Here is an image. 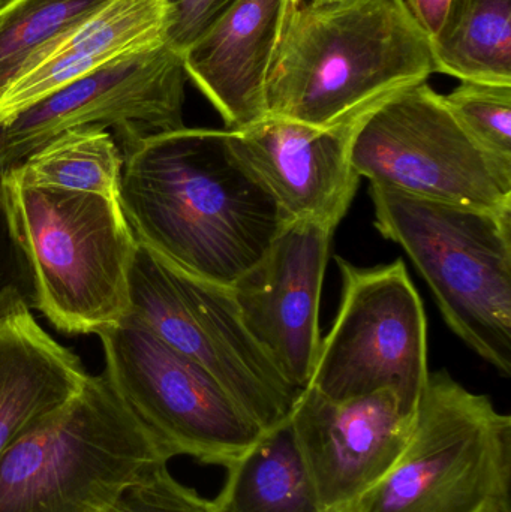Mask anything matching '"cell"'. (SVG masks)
<instances>
[{"label": "cell", "instance_id": "obj_14", "mask_svg": "<svg viewBox=\"0 0 511 512\" xmlns=\"http://www.w3.org/2000/svg\"><path fill=\"white\" fill-rule=\"evenodd\" d=\"M360 116L320 128L267 114L228 135L234 153L290 221L314 222L335 231L362 179L351 164Z\"/></svg>", "mask_w": 511, "mask_h": 512}, {"label": "cell", "instance_id": "obj_5", "mask_svg": "<svg viewBox=\"0 0 511 512\" xmlns=\"http://www.w3.org/2000/svg\"><path fill=\"white\" fill-rule=\"evenodd\" d=\"M375 227L431 286L449 327L511 375V209L486 210L371 185Z\"/></svg>", "mask_w": 511, "mask_h": 512}, {"label": "cell", "instance_id": "obj_1", "mask_svg": "<svg viewBox=\"0 0 511 512\" xmlns=\"http://www.w3.org/2000/svg\"><path fill=\"white\" fill-rule=\"evenodd\" d=\"M120 207L137 242L230 288L290 218L215 129L164 132L123 153Z\"/></svg>", "mask_w": 511, "mask_h": 512}, {"label": "cell", "instance_id": "obj_13", "mask_svg": "<svg viewBox=\"0 0 511 512\" xmlns=\"http://www.w3.org/2000/svg\"><path fill=\"white\" fill-rule=\"evenodd\" d=\"M416 414L393 391L332 400L306 387L290 426L324 512H354L410 441Z\"/></svg>", "mask_w": 511, "mask_h": 512}, {"label": "cell", "instance_id": "obj_26", "mask_svg": "<svg viewBox=\"0 0 511 512\" xmlns=\"http://www.w3.org/2000/svg\"><path fill=\"white\" fill-rule=\"evenodd\" d=\"M452 0H404L410 14L419 26L425 30L429 39L437 35L438 30L443 26Z\"/></svg>", "mask_w": 511, "mask_h": 512}, {"label": "cell", "instance_id": "obj_28", "mask_svg": "<svg viewBox=\"0 0 511 512\" xmlns=\"http://www.w3.org/2000/svg\"><path fill=\"white\" fill-rule=\"evenodd\" d=\"M3 2H5V0H0V3H3Z\"/></svg>", "mask_w": 511, "mask_h": 512}, {"label": "cell", "instance_id": "obj_12", "mask_svg": "<svg viewBox=\"0 0 511 512\" xmlns=\"http://www.w3.org/2000/svg\"><path fill=\"white\" fill-rule=\"evenodd\" d=\"M335 231L291 221L230 286L240 318L282 378L303 391L320 352V301Z\"/></svg>", "mask_w": 511, "mask_h": 512}, {"label": "cell", "instance_id": "obj_21", "mask_svg": "<svg viewBox=\"0 0 511 512\" xmlns=\"http://www.w3.org/2000/svg\"><path fill=\"white\" fill-rule=\"evenodd\" d=\"M110 0H5L0 3V96L48 45Z\"/></svg>", "mask_w": 511, "mask_h": 512}, {"label": "cell", "instance_id": "obj_16", "mask_svg": "<svg viewBox=\"0 0 511 512\" xmlns=\"http://www.w3.org/2000/svg\"><path fill=\"white\" fill-rule=\"evenodd\" d=\"M165 44L164 0H110L42 50L0 96V126L54 90L119 60Z\"/></svg>", "mask_w": 511, "mask_h": 512}, {"label": "cell", "instance_id": "obj_23", "mask_svg": "<svg viewBox=\"0 0 511 512\" xmlns=\"http://www.w3.org/2000/svg\"><path fill=\"white\" fill-rule=\"evenodd\" d=\"M102 512H219L215 502L180 484L167 465L126 487Z\"/></svg>", "mask_w": 511, "mask_h": 512}, {"label": "cell", "instance_id": "obj_3", "mask_svg": "<svg viewBox=\"0 0 511 512\" xmlns=\"http://www.w3.org/2000/svg\"><path fill=\"white\" fill-rule=\"evenodd\" d=\"M9 227L26 256L36 309L66 334H99L131 313L138 242L120 201L0 176Z\"/></svg>", "mask_w": 511, "mask_h": 512}, {"label": "cell", "instance_id": "obj_17", "mask_svg": "<svg viewBox=\"0 0 511 512\" xmlns=\"http://www.w3.org/2000/svg\"><path fill=\"white\" fill-rule=\"evenodd\" d=\"M80 358L20 309L0 319V456L80 393Z\"/></svg>", "mask_w": 511, "mask_h": 512}, {"label": "cell", "instance_id": "obj_8", "mask_svg": "<svg viewBox=\"0 0 511 512\" xmlns=\"http://www.w3.org/2000/svg\"><path fill=\"white\" fill-rule=\"evenodd\" d=\"M351 164L371 185L476 209H511V165L467 134L428 81L363 111Z\"/></svg>", "mask_w": 511, "mask_h": 512}, {"label": "cell", "instance_id": "obj_7", "mask_svg": "<svg viewBox=\"0 0 511 512\" xmlns=\"http://www.w3.org/2000/svg\"><path fill=\"white\" fill-rule=\"evenodd\" d=\"M129 298L132 315L204 367L263 432L290 420L302 391L252 339L230 288L192 276L138 242Z\"/></svg>", "mask_w": 511, "mask_h": 512}, {"label": "cell", "instance_id": "obj_6", "mask_svg": "<svg viewBox=\"0 0 511 512\" xmlns=\"http://www.w3.org/2000/svg\"><path fill=\"white\" fill-rule=\"evenodd\" d=\"M354 512H511V417L429 373L407 447Z\"/></svg>", "mask_w": 511, "mask_h": 512}, {"label": "cell", "instance_id": "obj_15", "mask_svg": "<svg viewBox=\"0 0 511 512\" xmlns=\"http://www.w3.org/2000/svg\"><path fill=\"white\" fill-rule=\"evenodd\" d=\"M290 0H237L182 54L186 77L237 131L267 116L266 83Z\"/></svg>", "mask_w": 511, "mask_h": 512}, {"label": "cell", "instance_id": "obj_9", "mask_svg": "<svg viewBox=\"0 0 511 512\" xmlns=\"http://www.w3.org/2000/svg\"><path fill=\"white\" fill-rule=\"evenodd\" d=\"M98 336L108 381L171 456L225 468L266 433L204 367L132 313Z\"/></svg>", "mask_w": 511, "mask_h": 512}, {"label": "cell", "instance_id": "obj_20", "mask_svg": "<svg viewBox=\"0 0 511 512\" xmlns=\"http://www.w3.org/2000/svg\"><path fill=\"white\" fill-rule=\"evenodd\" d=\"M123 153L113 134L98 129L66 132L8 173L42 188L89 192L119 200Z\"/></svg>", "mask_w": 511, "mask_h": 512}, {"label": "cell", "instance_id": "obj_19", "mask_svg": "<svg viewBox=\"0 0 511 512\" xmlns=\"http://www.w3.org/2000/svg\"><path fill=\"white\" fill-rule=\"evenodd\" d=\"M431 48L435 72L511 86V0H452Z\"/></svg>", "mask_w": 511, "mask_h": 512}, {"label": "cell", "instance_id": "obj_10", "mask_svg": "<svg viewBox=\"0 0 511 512\" xmlns=\"http://www.w3.org/2000/svg\"><path fill=\"white\" fill-rule=\"evenodd\" d=\"M342 277L338 316L321 340L308 387L332 400L390 390L416 414L428 384V325L402 259L356 267L336 256Z\"/></svg>", "mask_w": 511, "mask_h": 512}, {"label": "cell", "instance_id": "obj_24", "mask_svg": "<svg viewBox=\"0 0 511 512\" xmlns=\"http://www.w3.org/2000/svg\"><path fill=\"white\" fill-rule=\"evenodd\" d=\"M20 309H35V288L26 256L0 203V319Z\"/></svg>", "mask_w": 511, "mask_h": 512}, {"label": "cell", "instance_id": "obj_22", "mask_svg": "<svg viewBox=\"0 0 511 512\" xmlns=\"http://www.w3.org/2000/svg\"><path fill=\"white\" fill-rule=\"evenodd\" d=\"M443 101L488 155L511 165V86L461 81Z\"/></svg>", "mask_w": 511, "mask_h": 512}, {"label": "cell", "instance_id": "obj_2", "mask_svg": "<svg viewBox=\"0 0 511 512\" xmlns=\"http://www.w3.org/2000/svg\"><path fill=\"white\" fill-rule=\"evenodd\" d=\"M434 72L431 39L404 0H290L267 75V114L338 125Z\"/></svg>", "mask_w": 511, "mask_h": 512}, {"label": "cell", "instance_id": "obj_11", "mask_svg": "<svg viewBox=\"0 0 511 512\" xmlns=\"http://www.w3.org/2000/svg\"><path fill=\"white\" fill-rule=\"evenodd\" d=\"M186 78L182 56L162 44L54 90L0 126V176L66 132L113 129L125 153L144 138L185 128Z\"/></svg>", "mask_w": 511, "mask_h": 512}, {"label": "cell", "instance_id": "obj_25", "mask_svg": "<svg viewBox=\"0 0 511 512\" xmlns=\"http://www.w3.org/2000/svg\"><path fill=\"white\" fill-rule=\"evenodd\" d=\"M165 44L182 56L237 0H164Z\"/></svg>", "mask_w": 511, "mask_h": 512}, {"label": "cell", "instance_id": "obj_18", "mask_svg": "<svg viewBox=\"0 0 511 512\" xmlns=\"http://www.w3.org/2000/svg\"><path fill=\"white\" fill-rule=\"evenodd\" d=\"M219 512H324L290 420L225 466Z\"/></svg>", "mask_w": 511, "mask_h": 512}, {"label": "cell", "instance_id": "obj_4", "mask_svg": "<svg viewBox=\"0 0 511 512\" xmlns=\"http://www.w3.org/2000/svg\"><path fill=\"white\" fill-rule=\"evenodd\" d=\"M173 459L105 373L0 456V512H102Z\"/></svg>", "mask_w": 511, "mask_h": 512}, {"label": "cell", "instance_id": "obj_27", "mask_svg": "<svg viewBox=\"0 0 511 512\" xmlns=\"http://www.w3.org/2000/svg\"><path fill=\"white\" fill-rule=\"evenodd\" d=\"M300 2L311 3V5H330V3L344 2V0H300Z\"/></svg>", "mask_w": 511, "mask_h": 512}]
</instances>
